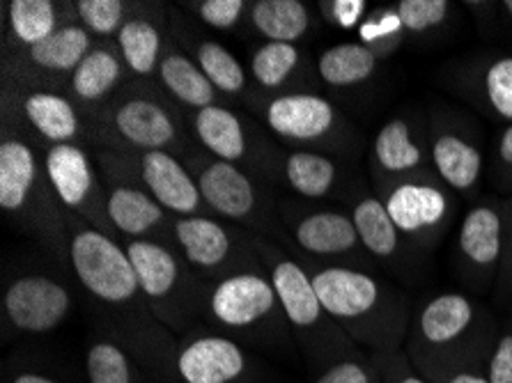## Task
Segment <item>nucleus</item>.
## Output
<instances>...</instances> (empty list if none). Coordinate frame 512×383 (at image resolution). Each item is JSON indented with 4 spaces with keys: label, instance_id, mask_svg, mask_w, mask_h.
Here are the masks:
<instances>
[{
    "label": "nucleus",
    "instance_id": "nucleus-48",
    "mask_svg": "<svg viewBox=\"0 0 512 383\" xmlns=\"http://www.w3.org/2000/svg\"><path fill=\"white\" fill-rule=\"evenodd\" d=\"M437 383H490V379H487L485 372H457Z\"/></svg>",
    "mask_w": 512,
    "mask_h": 383
},
{
    "label": "nucleus",
    "instance_id": "nucleus-36",
    "mask_svg": "<svg viewBox=\"0 0 512 383\" xmlns=\"http://www.w3.org/2000/svg\"><path fill=\"white\" fill-rule=\"evenodd\" d=\"M398 17L405 26L407 42H434L451 28L455 5L448 0H400L395 3Z\"/></svg>",
    "mask_w": 512,
    "mask_h": 383
},
{
    "label": "nucleus",
    "instance_id": "nucleus-13",
    "mask_svg": "<svg viewBox=\"0 0 512 383\" xmlns=\"http://www.w3.org/2000/svg\"><path fill=\"white\" fill-rule=\"evenodd\" d=\"M97 163L104 177L136 184L175 218L212 216L196 179L180 156L170 152H120L104 147L97 152Z\"/></svg>",
    "mask_w": 512,
    "mask_h": 383
},
{
    "label": "nucleus",
    "instance_id": "nucleus-40",
    "mask_svg": "<svg viewBox=\"0 0 512 383\" xmlns=\"http://www.w3.org/2000/svg\"><path fill=\"white\" fill-rule=\"evenodd\" d=\"M487 177L499 198L512 200V124H503L490 143Z\"/></svg>",
    "mask_w": 512,
    "mask_h": 383
},
{
    "label": "nucleus",
    "instance_id": "nucleus-8",
    "mask_svg": "<svg viewBox=\"0 0 512 383\" xmlns=\"http://www.w3.org/2000/svg\"><path fill=\"white\" fill-rule=\"evenodd\" d=\"M67 260L79 283L113 310H150L122 241L67 211Z\"/></svg>",
    "mask_w": 512,
    "mask_h": 383
},
{
    "label": "nucleus",
    "instance_id": "nucleus-46",
    "mask_svg": "<svg viewBox=\"0 0 512 383\" xmlns=\"http://www.w3.org/2000/svg\"><path fill=\"white\" fill-rule=\"evenodd\" d=\"M471 10L487 14L490 23H494V33L512 42V0H501V3H469Z\"/></svg>",
    "mask_w": 512,
    "mask_h": 383
},
{
    "label": "nucleus",
    "instance_id": "nucleus-49",
    "mask_svg": "<svg viewBox=\"0 0 512 383\" xmlns=\"http://www.w3.org/2000/svg\"><path fill=\"white\" fill-rule=\"evenodd\" d=\"M12 383H60L56 379L46 377V374H37V372H23L19 377H14Z\"/></svg>",
    "mask_w": 512,
    "mask_h": 383
},
{
    "label": "nucleus",
    "instance_id": "nucleus-47",
    "mask_svg": "<svg viewBox=\"0 0 512 383\" xmlns=\"http://www.w3.org/2000/svg\"><path fill=\"white\" fill-rule=\"evenodd\" d=\"M494 299L508 306L512 303V209H510V223H508V237H506V253H503L501 271L494 285Z\"/></svg>",
    "mask_w": 512,
    "mask_h": 383
},
{
    "label": "nucleus",
    "instance_id": "nucleus-17",
    "mask_svg": "<svg viewBox=\"0 0 512 383\" xmlns=\"http://www.w3.org/2000/svg\"><path fill=\"white\" fill-rule=\"evenodd\" d=\"M409 244L432 255L457 216V195L439 179H411L377 193Z\"/></svg>",
    "mask_w": 512,
    "mask_h": 383
},
{
    "label": "nucleus",
    "instance_id": "nucleus-37",
    "mask_svg": "<svg viewBox=\"0 0 512 383\" xmlns=\"http://www.w3.org/2000/svg\"><path fill=\"white\" fill-rule=\"evenodd\" d=\"M356 35H359V42L382 62L393 58L407 44L405 26H402L395 5L370 7Z\"/></svg>",
    "mask_w": 512,
    "mask_h": 383
},
{
    "label": "nucleus",
    "instance_id": "nucleus-19",
    "mask_svg": "<svg viewBox=\"0 0 512 383\" xmlns=\"http://www.w3.org/2000/svg\"><path fill=\"white\" fill-rule=\"evenodd\" d=\"M42 161L62 209L120 241L108 221L106 186H102L90 152L83 145H51L44 150Z\"/></svg>",
    "mask_w": 512,
    "mask_h": 383
},
{
    "label": "nucleus",
    "instance_id": "nucleus-28",
    "mask_svg": "<svg viewBox=\"0 0 512 383\" xmlns=\"http://www.w3.org/2000/svg\"><path fill=\"white\" fill-rule=\"evenodd\" d=\"M382 67L375 53L361 42H338L324 49L317 58V76L336 92H356L368 88Z\"/></svg>",
    "mask_w": 512,
    "mask_h": 383
},
{
    "label": "nucleus",
    "instance_id": "nucleus-45",
    "mask_svg": "<svg viewBox=\"0 0 512 383\" xmlns=\"http://www.w3.org/2000/svg\"><path fill=\"white\" fill-rule=\"evenodd\" d=\"M485 374L490 383H512V312L499 328V338H496Z\"/></svg>",
    "mask_w": 512,
    "mask_h": 383
},
{
    "label": "nucleus",
    "instance_id": "nucleus-30",
    "mask_svg": "<svg viewBox=\"0 0 512 383\" xmlns=\"http://www.w3.org/2000/svg\"><path fill=\"white\" fill-rule=\"evenodd\" d=\"M124 60L113 46H95L69 76L67 90L83 106L104 104L124 81Z\"/></svg>",
    "mask_w": 512,
    "mask_h": 383
},
{
    "label": "nucleus",
    "instance_id": "nucleus-15",
    "mask_svg": "<svg viewBox=\"0 0 512 383\" xmlns=\"http://www.w3.org/2000/svg\"><path fill=\"white\" fill-rule=\"evenodd\" d=\"M278 216L290 232L294 246L299 248L301 260L375 273L377 264L363 248L354 218L347 209L283 205Z\"/></svg>",
    "mask_w": 512,
    "mask_h": 383
},
{
    "label": "nucleus",
    "instance_id": "nucleus-12",
    "mask_svg": "<svg viewBox=\"0 0 512 383\" xmlns=\"http://www.w3.org/2000/svg\"><path fill=\"white\" fill-rule=\"evenodd\" d=\"M175 248L205 285L244 271H267L255 234L216 216L175 218Z\"/></svg>",
    "mask_w": 512,
    "mask_h": 383
},
{
    "label": "nucleus",
    "instance_id": "nucleus-3",
    "mask_svg": "<svg viewBox=\"0 0 512 383\" xmlns=\"http://www.w3.org/2000/svg\"><path fill=\"white\" fill-rule=\"evenodd\" d=\"M255 248L281 301L292 338H297L306 356L327 367L340 358L363 351L347 338L343 328L333 322L327 308L322 306L313 278L299 257L287 255L278 241L258 234H255Z\"/></svg>",
    "mask_w": 512,
    "mask_h": 383
},
{
    "label": "nucleus",
    "instance_id": "nucleus-23",
    "mask_svg": "<svg viewBox=\"0 0 512 383\" xmlns=\"http://www.w3.org/2000/svg\"><path fill=\"white\" fill-rule=\"evenodd\" d=\"M251 358L237 340L221 333H193L177 345L175 377L180 383H244Z\"/></svg>",
    "mask_w": 512,
    "mask_h": 383
},
{
    "label": "nucleus",
    "instance_id": "nucleus-21",
    "mask_svg": "<svg viewBox=\"0 0 512 383\" xmlns=\"http://www.w3.org/2000/svg\"><path fill=\"white\" fill-rule=\"evenodd\" d=\"M72 292L58 278L28 273L7 283L3 294L5 324L17 333H51L72 312Z\"/></svg>",
    "mask_w": 512,
    "mask_h": 383
},
{
    "label": "nucleus",
    "instance_id": "nucleus-4",
    "mask_svg": "<svg viewBox=\"0 0 512 383\" xmlns=\"http://www.w3.org/2000/svg\"><path fill=\"white\" fill-rule=\"evenodd\" d=\"M0 209L53 253L67 257V211L53 191L42 156L26 138L7 131L0 143Z\"/></svg>",
    "mask_w": 512,
    "mask_h": 383
},
{
    "label": "nucleus",
    "instance_id": "nucleus-34",
    "mask_svg": "<svg viewBox=\"0 0 512 383\" xmlns=\"http://www.w3.org/2000/svg\"><path fill=\"white\" fill-rule=\"evenodd\" d=\"M184 46L189 49V56L203 69V74L209 78V83L214 85L219 95L239 97L246 90V69L226 46L216 42V39L196 35L186 39Z\"/></svg>",
    "mask_w": 512,
    "mask_h": 383
},
{
    "label": "nucleus",
    "instance_id": "nucleus-7",
    "mask_svg": "<svg viewBox=\"0 0 512 383\" xmlns=\"http://www.w3.org/2000/svg\"><path fill=\"white\" fill-rule=\"evenodd\" d=\"M97 115L95 136L104 140L106 150L170 152L180 159L196 150L175 108L150 92L115 97Z\"/></svg>",
    "mask_w": 512,
    "mask_h": 383
},
{
    "label": "nucleus",
    "instance_id": "nucleus-41",
    "mask_svg": "<svg viewBox=\"0 0 512 383\" xmlns=\"http://www.w3.org/2000/svg\"><path fill=\"white\" fill-rule=\"evenodd\" d=\"M248 5L251 3H244V0H198V3H189V10L207 28L230 33L239 28V23L248 14Z\"/></svg>",
    "mask_w": 512,
    "mask_h": 383
},
{
    "label": "nucleus",
    "instance_id": "nucleus-26",
    "mask_svg": "<svg viewBox=\"0 0 512 383\" xmlns=\"http://www.w3.org/2000/svg\"><path fill=\"white\" fill-rule=\"evenodd\" d=\"M283 182L306 200H327L333 195H345L354 189L356 177L343 159L313 152L290 150L278 159Z\"/></svg>",
    "mask_w": 512,
    "mask_h": 383
},
{
    "label": "nucleus",
    "instance_id": "nucleus-43",
    "mask_svg": "<svg viewBox=\"0 0 512 383\" xmlns=\"http://www.w3.org/2000/svg\"><path fill=\"white\" fill-rule=\"evenodd\" d=\"M370 7L366 0H320L317 3V14L327 26L336 30H359L366 19Z\"/></svg>",
    "mask_w": 512,
    "mask_h": 383
},
{
    "label": "nucleus",
    "instance_id": "nucleus-32",
    "mask_svg": "<svg viewBox=\"0 0 512 383\" xmlns=\"http://www.w3.org/2000/svg\"><path fill=\"white\" fill-rule=\"evenodd\" d=\"M246 17L265 42L297 44L313 30V12L301 0H255Z\"/></svg>",
    "mask_w": 512,
    "mask_h": 383
},
{
    "label": "nucleus",
    "instance_id": "nucleus-18",
    "mask_svg": "<svg viewBox=\"0 0 512 383\" xmlns=\"http://www.w3.org/2000/svg\"><path fill=\"white\" fill-rule=\"evenodd\" d=\"M437 78L480 115L512 124V53H471L441 67Z\"/></svg>",
    "mask_w": 512,
    "mask_h": 383
},
{
    "label": "nucleus",
    "instance_id": "nucleus-9",
    "mask_svg": "<svg viewBox=\"0 0 512 383\" xmlns=\"http://www.w3.org/2000/svg\"><path fill=\"white\" fill-rule=\"evenodd\" d=\"M267 129L294 150H313L336 159H354L363 150V138L352 122L317 92L276 95L262 106Z\"/></svg>",
    "mask_w": 512,
    "mask_h": 383
},
{
    "label": "nucleus",
    "instance_id": "nucleus-29",
    "mask_svg": "<svg viewBox=\"0 0 512 383\" xmlns=\"http://www.w3.org/2000/svg\"><path fill=\"white\" fill-rule=\"evenodd\" d=\"M157 81L175 104L189 111L219 104V92L196 65V60L182 49H166L157 69Z\"/></svg>",
    "mask_w": 512,
    "mask_h": 383
},
{
    "label": "nucleus",
    "instance_id": "nucleus-1",
    "mask_svg": "<svg viewBox=\"0 0 512 383\" xmlns=\"http://www.w3.org/2000/svg\"><path fill=\"white\" fill-rule=\"evenodd\" d=\"M499 328L485 303L462 292H441L411 315L405 354L430 383L457 372H485Z\"/></svg>",
    "mask_w": 512,
    "mask_h": 383
},
{
    "label": "nucleus",
    "instance_id": "nucleus-14",
    "mask_svg": "<svg viewBox=\"0 0 512 383\" xmlns=\"http://www.w3.org/2000/svg\"><path fill=\"white\" fill-rule=\"evenodd\" d=\"M512 200L480 195L464 211L455 234V271L462 283L483 294L496 285L510 223Z\"/></svg>",
    "mask_w": 512,
    "mask_h": 383
},
{
    "label": "nucleus",
    "instance_id": "nucleus-24",
    "mask_svg": "<svg viewBox=\"0 0 512 383\" xmlns=\"http://www.w3.org/2000/svg\"><path fill=\"white\" fill-rule=\"evenodd\" d=\"M104 182L108 221L122 241H157L175 248V216L170 211L136 184L111 177Z\"/></svg>",
    "mask_w": 512,
    "mask_h": 383
},
{
    "label": "nucleus",
    "instance_id": "nucleus-39",
    "mask_svg": "<svg viewBox=\"0 0 512 383\" xmlns=\"http://www.w3.org/2000/svg\"><path fill=\"white\" fill-rule=\"evenodd\" d=\"M74 10L92 37H118L131 12L124 0H79Z\"/></svg>",
    "mask_w": 512,
    "mask_h": 383
},
{
    "label": "nucleus",
    "instance_id": "nucleus-33",
    "mask_svg": "<svg viewBox=\"0 0 512 383\" xmlns=\"http://www.w3.org/2000/svg\"><path fill=\"white\" fill-rule=\"evenodd\" d=\"M115 49H118L131 74L150 78L157 74L159 62L166 53L164 30L152 17L136 12L120 28L118 37H115Z\"/></svg>",
    "mask_w": 512,
    "mask_h": 383
},
{
    "label": "nucleus",
    "instance_id": "nucleus-35",
    "mask_svg": "<svg viewBox=\"0 0 512 383\" xmlns=\"http://www.w3.org/2000/svg\"><path fill=\"white\" fill-rule=\"evenodd\" d=\"M62 26L58 5L51 0H12L7 3V30L14 49L42 44Z\"/></svg>",
    "mask_w": 512,
    "mask_h": 383
},
{
    "label": "nucleus",
    "instance_id": "nucleus-6",
    "mask_svg": "<svg viewBox=\"0 0 512 383\" xmlns=\"http://www.w3.org/2000/svg\"><path fill=\"white\" fill-rule=\"evenodd\" d=\"M182 161L196 179L209 214L281 244L283 223L278 209H274L269 193L248 170L214 159L200 147L182 156Z\"/></svg>",
    "mask_w": 512,
    "mask_h": 383
},
{
    "label": "nucleus",
    "instance_id": "nucleus-27",
    "mask_svg": "<svg viewBox=\"0 0 512 383\" xmlns=\"http://www.w3.org/2000/svg\"><path fill=\"white\" fill-rule=\"evenodd\" d=\"M92 49H95V42L81 23H62L42 44L14 51V62L17 67H23L26 76L30 72L42 76H72Z\"/></svg>",
    "mask_w": 512,
    "mask_h": 383
},
{
    "label": "nucleus",
    "instance_id": "nucleus-2",
    "mask_svg": "<svg viewBox=\"0 0 512 383\" xmlns=\"http://www.w3.org/2000/svg\"><path fill=\"white\" fill-rule=\"evenodd\" d=\"M301 262L313 278L322 306L356 347L366 354L405 349L414 315L405 292L372 271Z\"/></svg>",
    "mask_w": 512,
    "mask_h": 383
},
{
    "label": "nucleus",
    "instance_id": "nucleus-11",
    "mask_svg": "<svg viewBox=\"0 0 512 383\" xmlns=\"http://www.w3.org/2000/svg\"><path fill=\"white\" fill-rule=\"evenodd\" d=\"M209 322L248 340L285 338L287 326L281 301L267 271H244L209 285L205 294Z\"/></svg>",
    "mask_w": 512,
    "mask_h": 383
},
{
    "label": "nucleus",
    "instance_id": "nucleus-20",
    "mask_svg": "<svg viewBox=\"0 0 512 383\" xmlns=\"http://www.w3.org/2000/svg\"><path fill=\"white\" fill-rule=\"evenodd\" d=\"M186 124H189L193 143L214 159L228 161L244 170H258V173L271 161L269 145L260 129L244 115L230 111L228 106L216 104L191 111Z\"/></svg>",
    "mask_w": 512,
    "mask_h": 383
},
{
    "label": "nucleus",
    "instance_id": "nucleus-22",
    "mask_svg": "<svg viewBox=\"0 0 512 383\" xmlns=\"http://www.w3.org/2000/svg\"><path fill=\"white\" fill-rule=\"evenodd\" d=\"M349 214L354 218L356 232L366 253L379 267L391 269L400 278H414L421 273L430 255H425L414 244H409L395 223L391 221L382 198L377 193H359L352 202Z\"/></svg>",
    "mask_w": 512,
    "mask_h": 383
},
{
    "label": "nucleus",
    "instance_id": "nucleus-25",
    "mask_svg": "<svg viewBox=\"0 0 512 383\" xmlns=\"http://www.w3.org/2000/svg\"><path fill=\"white\" fill-rule=\"evenodd\" d=\"M14 101L21 120L30 131L51 145H83L90 140V129L81 120L74 99H69L51 88H30L21 85L14 92Z\"/></svg>",
    "mask_w": 512,
    "mask_h": 383
},
{
    "label": "nucleus",
    "instance_id": "nucleus-42",
    "mask_svg": "<svg viewBox=\"0 0 512 383\" xmlns=\"http://www.w3.org/2000/svg\"><path fill=\"white\" fill-rule=\"evenodd\" d=\"M315 383H382V379L370 361V354L359 351L324 367Z\"/></svg>",
    "mask_w": 512,
    "mask_h": 383
},
{
    "label": "nucleus",
    "instance_id": "nucleus-5",
    "mask_svg": "<svg viewBox=\"0 0 512 383\" xmlns=\"http://www.w3.org/2000/svg\"><path fill=\"white\" fill-rule=\"evenodd\" d=\"M134 264L150 315L170 331H186L205 315L207 287L175 248L157 241H122Z\"/></svg>",
    "mask_w": 512,
    "mask_h": 383
},
{
    "label": "nucleus",
    "instance_id": "nucleus-44",
    "mask_svg": "<svg viewBox=\"0 0 512 383\" xmlns=\"http://www.w3.org/2000/svg\"><path fill=\"white\" fill-rule=\"evenodd\" d=\"M370 361L375 365L382 383H430L428 379L416 372V367L411 365L405 349L370 354Z\"/></svg>",
    "mask_w": 512,
    "mask_h": 383
},
{
    "label": "nucleus",
    "instance_id": "nucleus-38",
    "mask_svg": "<svg viewBox=\"0 0 512 383\" xmlns=\"http://www.w3.org/2000/svg\"><path fill=\"white\" fill-rule=\"evenodd\" d=\"M88 383H136V367L127 347L115 340H95L85 354Z\"/></svg>",
    "mask_w": 512,
    "mask_h": 383
},
{
    "label": "nucleus",
    "instance_id": "nucleus-10",
    "mask_svg": "<svg viewBox=\"0 0 512 383\" xmlns=\"http://www.w3.org/2000/svg\"><path fill=\"white\" fill-rule=\"evenodd\" d=\"M425 111L430 156L439 182L455 195L476 202L487 173L483 129L467 111L448 101H430Z\"/></svg>",
    "mask_w": 512,
    "mask_h": 383
},
{
    "label": "nucleus",
    "instance_id": "nucleus-16",
    "mask_svg": "<svg viewBox=\"0 0 512 383\" xmlns=\"http://www.w3.org/2000/svg\"><path fill=\"white\" fill-rule=\"evenodd\" d=\"M368 168L375 193L411 179H439L434 173L428 136V111L407 106L377 129Z\"/></svg>",
    "mask_w": 512,
    "mask_h": 383
},
{
    "label": "nucleus",
    "instance_id": "nucleus-31",
    "mask_svg": "<svg viewBox=\"0 0 512 383\" xmlns=\"http://www.w3.org/2000/svg\"><path fill=\"white\" fill-rule=\"evenodd\" d=\"M251 69L253 81L260 85L262 90L281 92V95H290V92H308L299 78L304 76L306 69V56L297 44L285 42H265L251 53Z\"/></svg>",
    "mask_w": 512,
    "mask_h": 383
}]
</instances>
